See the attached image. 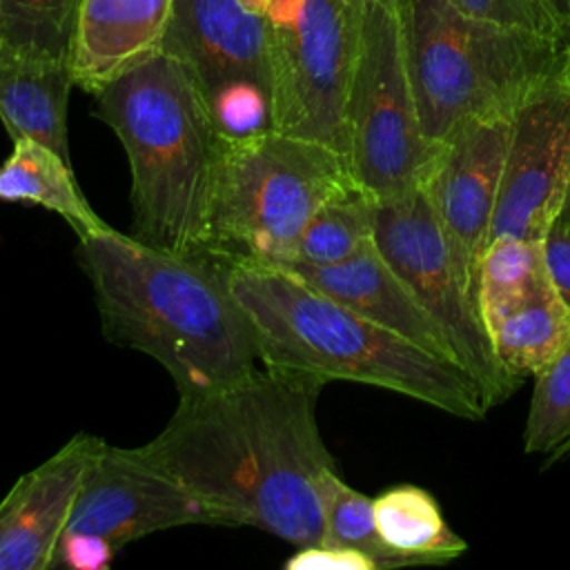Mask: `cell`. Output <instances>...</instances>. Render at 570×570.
Masks as SVG:
<instances>
[{
    "instance_id": "cell-1",
    "label": "cell",
    "mask_w": 570,
    "mask_h": 570,
    "mask_svg": "<svg viewBox=\"0 0 570 570\" xmlns=\"http://www.w3.org/2000/svg\"><path fill=\"white\" fill-rule=\"evenodd\" d=\"M325 381L261 365L249 376L180 396L142 448L205 505L214 525H249L292 546L323 541L318 479L336 468L316 401Z\"/></svg>"
},
{
    "instance_id": "cell-2",
    "label": "cell",
    "mask_w": 570,
    "mask_h": 570,
    "mask_svg": "<svg viewBox=\"0 0 570 570\" xmlns=\"http://www.w3.org/2000/svg\"><path fill=\"white\" fill-rule=\"evenodd\" d=\"M107 341L158 361L178 396L227 387L263 363L225 265L178 254L109 227L78 238Z\"/></svg>"
},
{
    "instance_id": "cell-3",
    "label": "cell",
    "mask_w": 570,
    "mask_h": 570,
    "mask_svg": "<svg viewBox=\"0 0 570 570\" xmlns=\"http://www.w3.org/2000/svg\"><path fill=\"white\" fill-rule=\"evenodd\" d=\"M227 285L243 307L265 367L376 385L463 421L492 410L479 381L459 363L356 314L287 267L232 263Z\"/></svg>"
},
{
    "instance_id": "cell-4",
    "label": "cell",
    "mask_w": 570,
    "mask_h": 570,
    "mask_svg": "<svg viewBox=\"0 0 570 570\" xmlns=\"http://www.w3.org/2000/svg\"><path fill=\"white\" fill-rule=\"evenodd\" d=\"M94 114L118 136L131 174L134 236L203 254L218 129L183 60L158 51L94 94Z\"/></svg>"
},
{
    "instance_id": "cell-5",
    "label": "cell",
    "mask_w": 570,
    "mask_h": 570,
    "mask_svg": "<svg viewBox=\"0 0 570 570\" xmlns=\"http://www.w3.org/2000/svg\"><path fill=\"white\" fill-rule=\"evenodd\" d=\"M396 13L419 118L436 145L463 120L512 118L568 58V45L463 16L448 0H401Z\"/></svg>"
},
{
    "instance_id": "cell-6",
    "label": "cell",
    "mask_w": 570,
    "mask_h": 570,
    "mask_svg": "<svg viewBox=\"0 0 570 570\" xmlns=\"http://www.w3.org/2000/svg\"><path fill=\"white\" fill-rule=\"evenodd\" d=\"M358 185L347 156L316 140L267 129L247 138L218 136L203 254L232 263H292L316 209Z\"/></svg>"
},
{
    "instance_id": "cell-7",
    "label": "cell",
    "mask_w": 570,
    "mask_h": 570,
    "mask_svg": "<svg viewBox=\"0 0 570 570\" xmlns=\"http://www.w3.org/2000/svg\"><path fill=\"white\" fill-rule=\"evenodd\" d=\"M367 0H269L272 129L345 154V107Z\"/></svg>"
},
{
    "instance_id": "cell-8",
    "label": "cell",
    "mask_w": 570,
    "mask_h": 570,
    "mask_svg": "<svg viewBox=\"0 0 570 570\" xmlns=\"http://www.w3.org/2000/svg\"><path fill=\"white\" fill-rule=\"evenodd\" d=\"M407 76L396 9L367 0L361 49L345 107V156L376 200L425 185L436 156Z\"/></svg>"
},
{
    "instance_id": "cell-9",
    "label": "cell",
    "mask_w": 570,
    "mask_h": 570,
    "mask_svg": "<svg viewBox=\"0 0 570 570\" xmlns=\"http://www.w3.org/2000/svg\"><path fill=\"white\" fill-rule=\"evenodd\" d=\"M374 243L390 267L445 327L459 363L479 381L490 407L503 403L521 381L508 374L497 358L479 305L423 185L376 200Z\"/></svg>"
},
{
    "instance_id": "cell-10",
    "label": "cell",
    "mask_w": 570,
    "mask_h": 570,
    "mask_svg": "<svg viewBox=\"0 0 570 570\" xmlns=\"http://www.w3.org/2000/svg\"><path fill=\"white\" fill-rule=\"evenodd\" d=\"M568 176L570 45L563 67L534 87L512 116L490 240H543L559 216Z\"/></svg>"
},
{
    "instance_id": "cell-11",
    "label": "cell",
    "mask_w": 570,
    "mask_h": 570,
    "mask_svg": "<svg viewBox=\"0 0 570 570\" xmlns=\"http://www.w3.org/2000/svg\"><path fill=\"white\" fill-rule=\"evenodd\" d=\"M212 523L205 505L142 445H107L91 463L65 532H91L116 550L140 537Z\"/></svg>"
},
{
    "instance_id": "cell-12",
    "label": "cell",
    "mask_w": 570,
    "mask_h": 570,
    "mask_svg": "<svg viewBox=\"0 0 570 570\" xmlns=\"http://www.w3.org/2000/svg\"><path fill=\"white\" fill-rule=\"evenodd\" d=\"M512 118H470L439 145L425 180L459 269L476 301L479 265L490 240ZM479 305V303H476Z\"/></svg>"
},
{
    "instance_id": "cell-13",
    "label": "cell",
    "mask_w": 570,
    "mask_h": 570,
    "mask_svg": "<svg viewBox=\"0 0 570 570\" xmlns=\"http://www.w3.org/2000/svg\"><path fill=\"white\" fill-rule=\"evenodd\" d=\"M105 448L76 432L47 461L22 474L0 501V570H49L80 485Z\"/></svg>"
},
{
    "instance_id": "cell-14",
    "label": "cell",
    "mask_w": 570,
    "mask_h": 570,
    "mask_svg": "<svg viewBox=\"0 0 570 570\" xmlns=\"http://www.w3.org/2000/svg\"><path fill=\"white\" fill-rule=\"evenodd\" d=\"M163 51L187 65L203 94L232 80H254L272 94L265 16L238 0H174Z\"/></svg>"
},
{
    "instance_id": "cell-15",
    "label": "cell",
    "mask_w": 570,
    "mask_h": 570,
    "mask_svg": "<svg viewBox=\"0 0 570 570\" xmlns=\"http://www.w3.org/2000/svg\"><path fill=\"white\" fill-rule=\"evenodd\" d=\"M287 269L305 278L323 294L347 305L356 314L412 341L425 352L459 363L445 327L390 267V263L376 249V243L334 265H292Z\"/></svg>"
},
{
    "instance_id": "cell-16",
    "label": "cell",
    "mask_w": 570,
    "mask_h": 570,
    "mask_svg": "<svg viewBox=\"0 0 570 570\" xmlns=\"http://www.w3.org/2000/svg\"><path fill=\"white\" fill-rule=\"evenodd\" d=\"M174 0H80L69 67L73 85L96 94L163 51Z\"/></svg>"
},
{
    "instance_id": "cell-17",
    "label": "cell",
    "mask_w": 570,
    "mask_h": 570,
    "mask_svg": "<svg viewBox=\"0 0 570 570\" xmlns=\"http://www.w3.org/2000/svg\"><path fill=\"white\" fill-rule=\"evenodd\" d=\"M71 87L76 85L67 60L0 53V120L11 140L31 138L69 160Z\"/></svg>"
},
{
    "instance_id": "cell-18",
    "label": "cell",
    "mask_w": 570,
    "mask_h": 570,
    "mask_svg": "<svg viewBox=\"0 0 570 570\" xmlns=\"http://www.w3.org/2000/svg\"><path fill=\"white\" fill-rule=\"evenodd\" d=\"M0 200L45 207L65 218L78 238L109 229L87 203L71 163L31 138L13 140L0 165Z\"/></svg>"
},
{
    "instance_id": "cell-19",
    "label": "cell",
    "mask_w": 570,
    "mask_h": 570,
    "mask_svg": "<svg viewBox=\"0 0 570 570\" xmlns=\"http://www.w3.org/2000/svg\"><path fill=\"white\" fill-rule=\"evenodd\" d=\"M381 539L412 566H439L465 554L468 543L448 525L434 497L416 485H396L372 499Z\"/></svg>"
},
{
    "instance_id": "cell-20",
    "label": "cell",
    "mask_w": 570,
    "mask_h": 570,
    "mask_svg": "<svg viewBox=\"0 0 570 570\" xmlns=\"http://www.w3.org/2000/svg\"><path fill=\"white\" fill-rule=\"evenodd\" d=\"M543 240L499 236L488 243L479 265L476 303L485 325H494L505 314L552 292Z\"/></svg>"
},
{
    "instance_id": "cell-21",
    "label": "cell",
    "mask_w": 570,
    "mask_h": 570,
    "mask_svg": "<svg viewBox=\"0 0 570 570\" xmlns=\"http://www.w3.org/2000/svg\"><path fill=\"white\" fill-rule=\"evenodd\" d=\"M488 338L508 374L537 376L568 343L570 309L552 289L490 325Z\"/></svg>"
},
{
    "instance_id": "cell-22",
    "label": "cell",
    "mask_w": 570,
    "mask_h": 570,
    "mask_svg": "<svg viewBox=\"0 0 570 570\" xmlns=\"http://www.w3.org/2000/svg\"><path fill=\"white\" fill-rule=\"evenodd\" d=\"M376 198L352 185L327 198L305 225L289 265L323 267L347 261L374 243Z\"/></svg>"
},
{
    "instance_id": "cell-23",
    "label": "cell",
    "mask_w": 570,
    "mask_h": 570,
    "mask_svg": "<svg viewBox=\"0 0 570 570\" xmlns=\"http://www.w3.org/2000/svg\"><path fill=\"white\" fill-rule=\"evenodd\" d=\"M323 505V541L354 548L379 563V570L412 566L410 559L394 552L379 534L372 499L347 485L336 468H330L318 479Z\"/></svg>"
},
{
    "instance_id": "cell-24",
    "label": "cell",
    "mask_w": 570,
    "mask_h": 570,
    "mask_svg": "<svg viewBox=\"0 0 570 570\" xmlns=\"http://www.w3.org/2000/svg\"><path fill=\"white\" fill-rule=\"evenodd\" d=\"M80 0H0L2 51L67 60Z\"/></svg>"
},
{
    "instance_id": "cell-25",
    "label": "cell",
    "mask_w": 570,
    "mask_h": 570,
    "mask_svg": "<svg viewBox=\"0 0 570 570\" xmlns=\"http://www.w3.org/2000/svg\"><path fill=\"white\" fill-rule=\"evenodd\" d=\"M570 441V338L554 361L534 376L523 428V450L541 454L546 465L559 461Z\"/></svg>"
},
{
    "instance_id": "cell-26",
    "label": "cell",
    "mask_w": 570,
    "mask_h": 570,
    "mask_svg": "<svg viewBox=\"0 0 570 570\" xmlns=\"http://www.w3.org/2000/svg\"><path fill=\"white\" fill-rule=\"evenodd\" d=\"M220 136L247 138L272 129V94L254 80H232L203 94Z\"/></svg>"
},
{
    "instance_id": "cell-27",
    "label": "cell",
    "mask_w": 570,
    "mask_h": 570,
    "mask_svg": "<svg viewBox=\"0 0 570 570\" xmlns=\"http://www.w3.org/2000/svg\"><path fill=\"white\" fill-rule=\"evenodd\" d=\"M459 13L494 24L525 29L561 45H570L566 29L548 0H448Z\"/></svg>"
},
{
    "instance_id": "cell-28",
    "label": "cell",
    "mask_w": 570,
    "mask_h": 570,
    "mask_svg": "<svg viewBox=\"0 0 570 570\" xmlns=\"http://www.w3.org/2000/svg\"><path fill=\"white\" fill-rule=\"evenodd\" d=\"M116 548L91 532H62L51 568H73V570H107L116 557Z\"/></svg>"
},
{
    "instance_id": "cell-29",
    "label": "cell",
    "mask_w": 570,
    "mask_h": 570,
    "mask_svg": "<svg viewBox=\"0 0 570 570\" xmlns=\"http://www.w3.org/2000/svg\"><path fill=\"white\" fill-rule=\"evenodd\" d=\"M287 570H379V563L354 550L334 543H307L298 546L296 552L285 561Z\"/></svg>"
},
{
    "instance_id": "cell-30",
    "label": "cell",
    "mask_w": 570,
    "mask_h": 570,
    "mask_svg": "<svg viewBox=\"0 0 570 570\" xmlns=\"http://www.w3.org/2000/svg\"><path fill=\"white\" fill-rule=\"evenodd\" d=\"M543 256L550 281L570 309V229L559 218L543 236Z\"/></svg>"
},
{
    "instance_id": "cell-31",
    "label": "cell",
    "mask_w": 570,
    "mask_h": 570,
    "mask_svg": "<svg viewBox=\"0 0 570 570\" xmlns=\"http://www.w3.org/2000/svg\"><path fill=\"white\" fill-rule=\"evenodd\" d=\"M548 4L554 11V16L559 18V22L566 29L568 40H570V0H548Z\"/></svg>"
},
{
    "instance_id": "cell-32",
    "label": "cell",
    "mask_w": 570,
    "mask_h": 570,
    "mask_svg": "<svg viewBox=\"0 0 570 570\" xmlns=\"http://www.w3.org/2000/svg\"><path fill=\"white\" fill-rule=\"evenodd\" d=\"M557 218L570 229V176H568V183H566V191H563V200H561V209H559Z\"/></svg>"
},
{
    "instance_id": "cell-33",
    "label": "cell",
    "mask_w": 570,
    "mask_h": 570,
    "mask_svg": "<svg viewBox=\"0 0 570 570\" xmlns=\"http://www.w3.org/2000/svg\"><path fill=\"white\" fill-rule=\"evenodd\" d=\"M243 7H247L254 13H265L269 7V0H238Z\"/></svg>"
},
{
    "instance_id": "cell-34",
    "label": "cell",
    "mask_w": 570,
    "mask_h": 570,
    "mask_svg": "<svg viewBox=\"0 0 570 570\" xmlns=\"http://www.w3.org/2000/svg\"><path fill=\"white\" fill-rule=\"evenodd\" d=\"M374 2H383V4H387L392 9H399V4H401V0H374Z\"/></svg>"
},
{
    "instance_id": "cell-35",
    "label": "cell",
    "mask_w": 570,
    "mask_h": 570,
    "mask_svg": "<svg viewBox=\"0 0 570 570\" xmlns=\"http://www.w3.org/2000/svg\"><path fill=\"white\" fill-rule=\"evenodd\" d=\"M568 454H570V441H568V443H566V448H563V450H561V454H559V459H563V456H568Z\"/></svg>"
},
{
    "instance_id": "cell-36",
    "label": "cell",
    "mask_w": 570,
    "mask_h": 570,
    "mask_svg": "<svg viewBox=\"0 0 570 570\" xmlns=\"http://www.w3.org/2000/svg\"><path fill=\"white\" fill-rule=\"evenodd\" d=\"M0 51H2V27H0Z\"/></svg>"
}]
</instances>
